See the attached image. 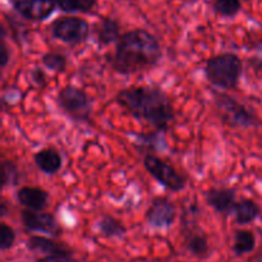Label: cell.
I'll return each instance as SVG.
<instances>
[{
	"label": "cell",
	"mask_w": 262,
	"mask_h": 262,
	"mask_svg": "<svg viewBox=\"0 0 262 262\" xmlns=\"http://www.w3.org/2000/svg\"><path fill=\"white\" fill-rule=\"evenodd\" d=\"M114 101L137 120L166 132L176 120L173 102L163 89L152 84L129 86L118 91Z\"/></svg>",
	"instance_id": "6da1fadb"
},
{
	"label": "cell",
	"mask_w": 262,
	"mask_h": 262,
	"mask_svg": "<svg viewBox=\"0 0 262 262\" xmlns=\"http://www.w3.org/2000/svg\"><path fill=\"white\" fill-rule=\"evenodd\" d=\"M161 58L163 49L156 36L145 28H135L122 33L110 63L117 73L128 76L158 66Z\"/></svg>",
	"instance_id": "7a4b0ae2"
},
{
	"label": "cell",
	"mask_w": 262,
	"mask_h": 262,
	"mask_svg": "<svg viewBox=\"0 0 262 262\" xmlns=\"http://www.w3.org/2000/svg\"><path fill=\"white\" fill-rule=\"evenodd\" d=\"M243 74V60L232 51L210 56L205 64V77L207 82L223 91H232L239 86Z\"/></svg>",
	"instance_id": "3957f363"
},
{
	"label": "cell",
	"mask_w": 262,
	"mask_h": 262,
	"mask_svg": "<svg viewBox=\"0 0 262 262\" xmlns=\"http://www.w3.org/2000/svg\"><path fill=\"white\" fill-rule=\"evenodd\" d=\"M215 109L223 124L232 129H246L260 124L257 115L225 92H215Z\"/></svg>",
	"instance_id": "277c9868"
},
{
	"label": "cell",
	"mask_w": 262,
	"mask_h": 262,
	"mask_svg": "<svg viewBox=\"0 0 262 262\" xmlns=\"http://www.w3.org/2000/svg\"><path fill=\"white\" fill-rule=\"evenodd\" d=\"M56 104L61 112L78 123L90 122L92 115V101L81 87L66 84L56 94Z\"/></svg>",
	"instance_id": "5b68a950"
},
{
	"label": "cell",
	"mask_w": 262,
	"mask_h": 262,
	"mask_svg": "<svg viewBox=\"0 0 262 262\" xmlns=\"http://www.w3.org/2000/svg\"><path fill=\"white\" fill-rule=\"evenodd\" d=\"M51 36L55 40L76 46L84 43L92 33L89 20L77 15H64L54 20L50 26Z\"/></svg>",
	"instance_id": "8992f818"
},
{
	"label": "cell",
	"mask_w": 262,
	"mask_h": 262,
	"mask_svg": "<svg viewBox=\"0 0 262 262\" xmlns=\"http://www.w3.org/2000/svg\"><path fill=\"white\" fill-rule=\"evenodd\" d=\"M143 166L147 173L168 191L181 192L187 187L186 177L155 154H146L143 156Z\"/></svg>",
	"instance_id": "52a82bcc"
},
{
	"label": "cell",
	"mask_w": 262,
	"mask_h": 262,
	"mask_svg": "<svg viewBox=\"0 0 262 262\" xmlns=\"http://www.w3.org/2000/svg\"><path fill=\"white\" fill-rule=\"evenodd\" d=\"M20 220L23 227L30 232L43 233L51 237H58L61 233V227L51 212L25 209L20 211Z\"/></svg>",
	"instance_id": "ba28073f"
},
{
	"label": "cell",
	"mask_w": 262,
	"mask_h": 262,
	"mask_svg": "<svg viewBox=\"0 0 262 262\" xmlns=\"http://www.w3.org/2000/svg\"><path fill=\"white\" fill-rule=\"evenodd\" d=\"M146 222L154 229H168L177 219V206L168 199L155 197L146 211Z\"/></svg>",
	"instance_id": "9c48e42d"
},
{
	"label": "cell",
	"mask_w": 262,
	"mask_h": 262,
	"mask_svg": "<svg viewBox=\"0 0 262 262\" xmlns=\"http://www.w3.org/2000/svg\"><path fill=\"white\" fill-rule=\"evenodd\" d=\"M13 8L15 12L31 22H42L55 12V0H14Z\"/></svg>",
	"instance_id": "30bf717a"
},
{
	"label": "cell",
	"mask_w": 262,
	"mask_h": 262,
	"mask_svg": "<svg viewBox=\"0 0 262 262\" xmlns=\"http://www.w3.org/2000/svg\"><path fill=\"white\" fill-rule=\"evenodd\" d=\"M183 223V235H184V246L186 250L188 251L191 255L194 257L205 258L210 255L211 250H210L209 239L207 235L201 228L193 222H189L188 219L182 220Z\"/></svg>",
	"instance_id": "8fae6325"
},
{
	"label": "cell",
	"mask_w": 262,
	"mask_h": 262,
	"mask_svg": "<svg viewBox=\"0 0 262 262\" xmlns=\"http://www.w3.org/2000/svg\"><path fill=\"white\" fill-rule=\"evenodd\" d=\"M204 199L207 206L211 207L215 212L229 216L237 201V192L228 187H212L204 192Z\"/></svg>",
	"instance_id": "7c38bea8"
},
{
	"label": "cell",
	"mask_w": 262,
	"mask_h": 262,
	"mask_svg": "<svg viewBox=\"0 0 262 262\" xmlns=\"http://www.w3.org/2000/svg\"><path fill=\"white\" fill-rule=\"evenodd\" d=\"M92 38L100 49L117 43L122 36L120 26L114 18L101 17L92 25Z\"/></svg>",
	"instance_id": "4fadbf2b"
},
{
	"label": "cell",
	"mask_w": 262,
	"mask_h": 262,
	"mask_svg": "<svg viewBox=\"0 0 262 262\" xmlns=\"http://www.w3.org/2000/svg\"><path fill=\"white\" fill-rule=\"evenodd\" d=\"M18 204L22 205L25 209L43 211L49 204L50 193L41 187L23 186L15 193Z\"/></svg>",
	"instance_id": "5bb4252c"
},
{
	"label": "cell",
	"mask_w": 262,
	"mask_h": 262,
	"mask_svg": "<svg viewBox=\"0 0 262 262\" xmlns=\"http://www.w3.org/2000/svg\"><path fill=\"white\" fill-rule=\"evenodd\" d=\"M33 163L40 171L48 176H54L63 166V158L60 152L53 146L43 147L33 154Z\"/></svg>",
	"instance_id": "9a60e30c"
},
{
	"label": "cell",
	"mask_w": 262,
	"mask_h": 262,
	"mask_svg": "<svg viewBox=\"0 0 262 262\" xmlns=\"http://www.w3.org/2000/svg\"><path fill=\"white\" fill-rule=\"evenodd\" d=\"M26 247L32 252L43 253V255H72V251L64 243L56 242L51 238L42 235H31L26 241Z\"/></svg>",
	"instance_id": "2e32d148"
},
{
	"label": "cell",
	"mask_w": 262,
	"mask_h": 262,
	"mask_svg": "<svg viewBox=\"0 0 262 262\" xmlns=\"http://www.w3.org/2000/svg\"><path fill=\"white\" fill-rule=\"evenodd\" d=\"M232 215L238 225H247L260 217L261 209L252 199H241L239 201H235Z\"/></svg>",
	"instance_id": "e0dca14e"
},
{
	"label": "cell",
	"mask_w": 262,
	"mask_h": 262,
	"mask_svg": "<svg viewBox=\"0 0 262 262\" xmlns=\"http://www.w3.org/2000/svg\"><path fill=\"white\" fill-rule=\"evenodd\" d=\"M97 229L100 234L104 235L105 238H122L127 233V228L123 225L120 220L112 215H102L97 223Z\"/></svg>",
	"instance_id": "ac0fdd59"
},
{
	"label": "cell",
	"mask_w": 262,
	"mask_h": 262,
	"mask_svg": "<svg viewBox=\"0 0 262 262\" xmlns=\"http://www.w3.org/2000/svg\"><path fill=\"white\" fill-rule=\"evenodd\" d=\"M256 247V237L251 230L238 229L234 233L232 250L237 256H243L250 253Z\"/></svg>",
	"instance_id": "d6986e66"
},
{
	"label": "cell",
	"mask_w": 262,
	"mask_h": 262,
	"mask_svg": "<svg viewBox=\"0 0 262 262\" xmlns=\"http://www.w3.org/2000/svg\"><path fill=\"white\" fill-rule=\"evenodd\" d=\"M55 3L61 12L84 14L94 12L97 5V0H55Z\"/></svg>",
	"instance_id": "ffe728a7"
},
{
	"label": "cell",
	"mask_w": 262,
	"mask_h": 262,
	"mask_svg": "<svg viewBox=\"0 0 262 262\" xmlns=\"http://www.w3.org/2000/svg\"><path fill=\"white\" fill-rule=\"evenodd\" d=\"M163 130L155 129V132L152 133H140V135H133L136 137L135 145H140L141 148H150L151 151H158L159 148L164 147L165 146V138H164Z\"/></svg>",
	"instance_id": "44dd1931"
},
{
	"label": "cell",
	"mask_w": 262,
	"mask_h": 262,
	"mask_svg": "<svg viewBox=\"0 0 262 262\" xmlns=\"http://www.w3.org/2000/svg\"><path fill=\"white\" fill-rule=\"evenodd\" d=\"M41 63L46 69L55 73H64L68 68V60L67 56L60 53H54V51H49L41 56Z\"/></svg>",
	"instance_id": "7402d4cb"
},
{
	"label": "cell",
	"mask_w": 262,
	"mask_h": 262,
	"mask_svg": "<svg viewBox=\"0 0 262 262\" xmlns=\"http://www.w3.org/2000/svg\"><path fill=\"white\" fill-rule=\"evenodd\" d=\"M212 9L220 17L233 18L242 9V3L241 0H214Z\"/></svg>",
	"instance_id": "603a6c76"
},
{
	"label": "cell",
	"mask_w": 262,
	"mask_h": 262,
	"mask_svg": "<svg viewBox=\"0 0 262 262\" xmlns=\"http://www.w3.org/2000/svg\"><path fill=\"white\" fill-rule=\"evenodd\" d=\"M19 169L17 164L10 160H4L2 163V189L7 187L15 186L19 181Z\"/></svg>",
	"instance_id": "cb8c5ba5"
},
{
	"label": "cell",
	"mask_w": 262,
	"mask_h": 262,
	"mask_svg": "<svg viewBox=\"0 0 262 262\" xmlns=\"http://www.w3.org/2000/svg\"><path fill=\"white\" fill-rule=\"evenodd\" d=\"M15 239H17L15 230L5 222L0 223V250H10L14 246Z\"/></svg>",
	"instance_id": "d4e9b609"
},
{
	"label": "cell",
	"mask_w": 262,
	"mask_h": 262,
	"mask_svg": "<svg viewBox=\"0 0 262 262\" xmlns=\"http://www.w3.org/2000/svg\"><path fill=\"white\" fill-rule=\"evenodd\" d=\"M31 81L36 84L40 89H43V87L48 84V76H46V72L43 71V68L41 67H35L33 69H31Z\"/></svg>",
	"instance_id": "484cf974"
},
{
	"label": "cell",
	"mask_w": 262,
	"mask_h": 262,
	"mask_svg": "<svg viewBox=\"0 0 262 262\" xmlns=\"http://www.w3.org/2000/svg\"><path fill=\"white\" fill-rule=\"evenodd\" d=\"M2 50H0V67L2 69L7 68V66L9 64L10 60V54H9V49H8L7 45V35H5V28L2 27Z\"/></svg>",
	"instance_id": "4316f807"
},
{
	"label": "cell",
	"mask_w": 262,
	"mask_h": 262,
	"mask_svg": "<svg viewBox=\"0 0 262 262\" xmlns=\"http://www.w3.org/2000/svg\"><path fill=\"white\" fill-rule=\"evenodd\" d=\"M36 262H78L72 255H49L38 258Z\"/></svg>",
	"instance_id": "83f0119b"
},
{
	"label": "cell",
	"mask_w": 262,
	"mask_h": 262,
	"mask_svg": "<svg viewBox=\"0 0 262 262\" xmlns=\"http://www.w3.org/2000/svg\"><path fill=\"white\" fill-rule=\"evenodd\" d=\"M250 66L255 69L256 72H261L262 73V49L258 51L256 55H253L250 59Z\"/></svg>",
	"instance_id": "f1b7e54d"
},
{
	"label": "cell",
	"mask_w": 262,
	"mask_h": 262,
	"mask_svg": "<svg viewBox=\"0 0 262 262\" xmlns=\"http://www.w3.org/2000/svg\"><path fill=\"white\" fill-rule=\"evenodd\" d=\"M8 212V202L5 201V200H3L2 202H0V216L4 217L5 215H7Z\"/></svg>",
	"instance_id": "f546056e"
}]
</instances>
